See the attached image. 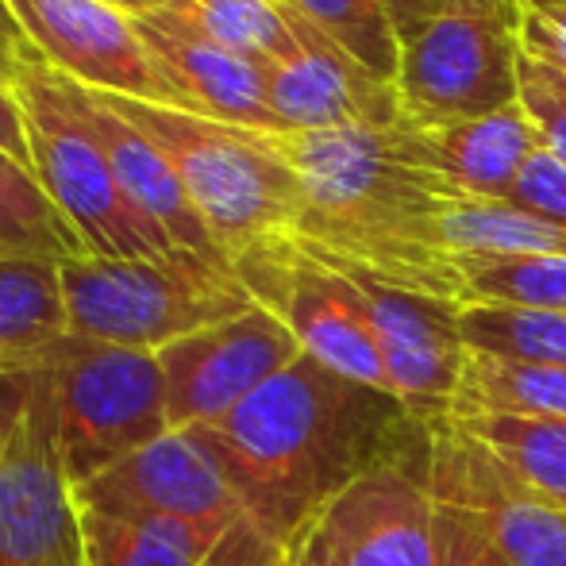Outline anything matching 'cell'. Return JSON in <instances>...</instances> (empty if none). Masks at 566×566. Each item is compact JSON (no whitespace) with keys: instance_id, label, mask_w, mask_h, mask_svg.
<instances>
[{"instance_id":"cell-17","label":"cell","mask_w":566,"mask_h":566,"mask_svg":"<svg viewBox=\"0 0 566 566\" xmlns=\"http://www.w3.org/2000/svg\"><path fill=\"white\" fill-rule=\"evenodd\" d=\"M293 54L270 66V108L282 132L328 127H397L405 119L397 82L370 74L290 4Z\"/></svg>"},{"instance_id":"cell-7","label":"cell","mask_w":566,"mask_h":566,"mask_svg":"<svg viewBox=\"0 0 566 566\" xmlns=\"http://www.w3.org/2000/svg\"><path fill=\"white\" fill-rule=\"evenodd\" d=\"M521 0H451L401 43L405 119L451 124L521 101Z\"/></svg>"},{"instance_id":"cell-3","label":"cell","mask_w":566,"mask_h":566,"mask_svg":"<svg viewBox=\"0 0 566 566\" xmlns=\"http://www.w3.org/2000/svg\"><path fill=\"white\" fill-rule=\"evenodd\" d=\"M132 119L178 170L197 217L231 262L270 239L297 235L301 186L277 150V132L224 124L186 108L97 93Z\"/></svg>"},{"instance_id":"cell-25","label":"cell","mask_w":566,"mask_h":566,"mask_svg":"<svg viewBox=\"0 0 566 566\" xmlns=\"http://www.w3.org/2000/svg\"><path fill=\"white\" fill-rule=\"evenodd\" d=\"M462 308L509 305L566 313V259L559 254H454Z\"/></svg>"},{"instance_id":"cell-5","label":"cell","mask_w":566,"mask_h":566,"mask_svg":"<svg viewBox=\"0 0 566 566\" xmlns=\"http://www.w3.org/2000/svg\"><path fill=\"white\" fill-rule=\"evenodd\" d=\"M12 93L23 113L31 170L70 228L82 235L90 259H163L181 251L124 193L70 77L31 62L15 77Z\"/></svg>"},{"instance_id":"cell-33","label":"cell","mask_w":566,"mask_h":566,"mask_svg":"<svg viewBox=\"0 0 566 566\" xmlns=\"http://www.w3.org/2000/svg\"><path fill=\"white\" fill-rule=\"evenodd\" d=\"M197 566H293V547L270 536L254 516H239Z\"/></svg>"},{"instance_id":"cell-41","label":"cell","mask_w":566,"mask_h":566,"mask_svg":"<svg viewBox=\"0 0 566 566\" xmlns=\"http://www.w3.org/2000/svg\"><path fill=\"white\" fill-rule=\"evenodd\" d=\"M566 0H521V8H532V12H539V8H559Z\"/></svg>"},{"instance_id":"cell-2","label":"cell","mask_w":566,"mask_h":566,"mask_svg":"<svg viewBox=\"0 0 566 566\" xmlns=\"http://www.w3.org/2000/svg\"><path fill=\"white\" fill-rule=\"evenodd\" d=\"M274 139L297 174V239L308 251L462 308V274L443 239V217L462 193L405 155L397 127L277 132Z\"/></svg>"},{"instance_id":"cell-23","label":"cell","mask_w":566,"mask_h":566,"mask_svg":"<svg viewBox=\"0 0 566 566\" xmlns=\"http://www.w3.org/2000/svg\"><path fill=\"white\" fill-rule=\"evenodd\" d=\"M66 332L59 262L0 259V358L35 355Z\"/></svg>"},{"instance_id":"cell-16","label":"cell","mask_w":566,"mask_h":566,"mask_svg":"<svg viewBox=\"0 0 566 566\" xmlns=\"http://www.w3.org/2000/svg\"><path fill=\"white\" fill-rule=\"evenodd\" d=\"M313 528L336 566H436L428 462L370 470L316 516Z\"/></svg>"},{"instance_id":"cell-40","label":"cell","mask_w":566,"mask_h":566,"mask_svg":"<svg viewBox=\"0 0 566 566\" xmlns=\"http://www.w3.org/2000/svg\"><path fill=\"white\" fill-rule=\"evenodd\" d=\"M108 4L124 8V12H132V15H143V12H155V8H163L166 0H108Z\"/></svg>"},{"instance_id":"cell-36","label":"cell","mask_w":566,"mask_h":566,"mask_svg":"<svg viewBox=\"0 0 566 566\" xmlns=\"http://www.w3.org/2000/svg\"><path fill=\"white\" fill-rule=\"evenodd\" d=\"M31 62H39V59H35V51L28 46L23 31L15 28L12 12H8L4 0H0V82H4L8 90H12L15 77H20L23 70L31 66Z\"/></svg>"},{"instance_id":"cell-37","label":"cell","mask_w":566,"mask_h":566,"mask_svg":"<svg viewBox=\"0 0 566 566\" xmlns=\"http://www.w3.org/2000/svg\"><path fill=\"white\" fill-rule=\"evenodd\" d=\"M0 147L8 150L12 158L31 166V150H28V132H23V113L15 93L0 82Z\"/></svg>"},{"instance_id":"cell-8","label":"cell","mask_w":566,"mask_h":566,"mask_svg":"<svg viewBox=\"0 0 566 566\" xmlns=\"http://www.w3.org/2000/svg\"><path fill=\"white\" fill-rule=\"evenodd\" d=\"M231 266L254 305L274 313L305 355L332 366L343 378L394 394L386 358L366 321L363 293L339 266L297 243V235L251 247Z\"/></svg>"},{"instance_id":"cell-4","label":"cell","mask_w":566,"mask_h":566,"mask_svg":"<svg viewBox=\"0 0 566 566\" xmlns=\"http://www.w3.org/2000/svg\"><path fill=\"white\" fill-rule=\"evenodd\" d=\"M59 270L66 328L74 336L150 355L254 308L235 266L197 251L163 259H74Z\"/></svg>"},{"instance_id":"cell-39","label":"cell","mask_w":566,"mask_h":566,"mask_svg":"<svg viewBox=\"0 0 566 566\" xmlns=\"http://www.w3.org/2000/svg\"><path fill=\"white\" fill-rule=\"evenodd\" d=\"M293 566H336L328 547H324V539L316 536V528H308L305 536L293 544Z\"/></svg>"},{"instance_id":"cell-18","label":"cell","mask_w":566,"mask_h":566,"mask_svg":"<svg viewBox=\"0 0 566 566\" xmlns=\"http://www.w3.org/2000/svg\"><path fill=\"white\" fill-rule=\"evenodd\" d=\"M401 147L420 170L436 174L454 193L474 201H513V189L528 158L544 147L539 127L524 113V105L478 119L451 124H412L401 119Z\"/></svg>"},{"instance_id":"cell-34","label":"cell","mask_w":566,"mask_h":566,"mask_svg":"<svg viewBox=\"0 0 566 566\" xmlns=\"http://www.w3.org/2000/svg\"><path fill=\"white\" fill-rule=\"evenodd\" d=\"M513 205L528 209L532 217L566 228V166L547 147H539L521 170L513 189Z\"/></svg>"},{"instance_id":"cell-19","label":"cell","mask_w":566,"mask_h":566,"mask_svg":"<svg viewBox=\"0 0 566 566\" xmlns=\"http://www.w3.org/2000/svg\"><path fill=\"white\" fill-rule=\"evenodd\" d=\"M74 97H77V105H82L85 119L93 124V132H97L101 147H105L119 186H124V193L135 201V209H139L143 217L155 220V224L170 235V243L181 247V251L228 259V254L217 247V239L209 235L205 220L197 217V209H193V201H189L186 186H181L178 170L166 163L163 150H158L132 119H124L116 108H108L93 90H85V85L74 82Z\"/></svg>"},{"instance_id":"cell-10","label":"cell","mask_w":566,"mask_h":566,"mask_svg":"<svg viewBox=\"0 0 566 566\" xmlns=\"http://www.w3.org/2000/svg\"><path fill=\"white\" fill-rule=\"evenodd\" d=\"M428 490L440 505L474 513L513 566H566V505L544 497L448 417L432 424Z\"/></svg>"},{"instance_id":"cell-6","label":"cell","mask_w":566,"mask_h":566,"mask_svg":"<svg viewBox=\"0 0 566 566\" xmlns=\"http://www.w3.org/2000/svg\"><path fill=\"white\" fill-rule=\"evenodd\" d=\"M35 358L46 374L59 459L74 490L170 432L166 381L150 350L66 332L39 347Z\"/></svg>"},{"instance_id":"cell-14","label":"cell","mask_w":566,"mask_h":566,"mask_svg":"<svg viewBox=\"0 0 566 566\" xmlns=\"http://www.w3.org/2000/svg\"><path fill=\"white\" fill-rule=\"evenodd\" d=\"M332 266H339V262H332ZM339 270L363 293L366 321H370V332L381 347V358H386L394 397H401L417 417L432 420V424L448 417L470 355L459 332L462 308L451 301L428 297V293L394 290L363 270Z\"/></svg>"},{"instance_id":"cell-15","label":"cell","mask_w":566,"mask_h":566,"mask_svg":"<svg viewBox=\"0 0 566 566\" xmlns=\"http://www.w3.org/2000/svg\"><path fill=\"white\" fill-rule=\"evenodd\" d=\"M135 31L170 93V108L254 127V132H282L270 108V62L205 35L170 8L135 15Z\"/></svg>"},{"instance_id":"cell-9","label":"cell","mask_w":566,"mask_h":566,"mask_svg":"<svg viewBox=\"0 0 566 566\" xmlns=\"http://www.w3.org/2000/svg\"><path fill=\"white\" fill-rule=\"evenodd\" d=\"M77 505L108 516H166L224 532L247 513L224 451L209 428H170L143 451L74 490Z\"/></svg>"},{"instance_id":"cell-12","label":"cell","mask_w":566,"mask_h":566,"mask_svg":"<svg viewBox=\"0 0 566 566\" xmlns=\"http://www.w3.org/2000/svg\"><path fill=\"white\" fill-rule=\"evenodd\" d=\"M43 66L93 93L170 105L150 66L135 15L108 0H4Z\"/></svg>"},{"instance_id":"cell-26","label":"cell","mask_w":566,"mask_h":566,"mask_svg":"<svg viewBox=\"0 0 566 566\" xmlns=\"http://www.w3.org/2000/svg\"><path fill=\"white\" fill-rule=\"evenodd\" d=\"M451 254H559L566 259V228L532 217L513 201L462 197L443 217Z\"/></svg>"},{"instance_id":"cell-20","label":"cell","mask_w":566,"mask_h":566,"mask_svg":"<svg viewBox=\"0 0 566 566\" xmlns=\"http://www.w3.org/2000/svg\"><path fill=\"white\" fill-rule=\"evenodd\" d=\"M82 536L85 566H197L220 532L166 516H108L82 509Z\"/></svg>"},{"instance_id":"cell-24","label":"cell","mask_w":566,"mask_h":566,"mask_svg":"<svg viewBox=\"0 0 566 566\" xmlns=\"http://www.w3.org/2000/svg\"><path fill=\"white\" fill-rule=\"evenodd\" d=\"M467 412H521V417L566 420V370L505 363V358L470 350L448 417H467Z\"/></svg>"},{"instance_id":"cell-28","label":"cell","mask_w":566,"mask_h":566,"mask_svg":"<svg viewBox=\"0 0 566 566\" xmlns=\"http://www.w3.org/2000/svg\"><path fill=\"white\" fill-rule=\"evenodd\" d=\"M174 15L205 35L235 46L262 62H285L297 46L290 23V0H166Z\"/></svg>"},{"instance_id":"cell-21","label":"cell","mask_w":566,"mask_h":566,"mask_svg":"<svg viewBox=\"0 0 566 566\" xmlns=\"http://www.w3.org/2000/svg\"><path fill=\"white\" fill-rule=\"evenodd\" d=\"M0 259H39L59 266L90 259L82 235L46 197L35 170L4 147H0Z\"/></svg>"},{"instance_id":"cell-11","label":"cell","mask_w":566,"mask_h":566,"mask_svg":"<svg viewBox=\"0 0 566 566\" xmlns=\"http://www.w3.org/2000/svg\"><path fill=\"white\" fill-rule=\"evenodd\" d=\"M301 355L305 350L293 332L262 305L170 343L155 355L166 381L170 428L224 424L239 405L251 401Z\"/></svg>"},{"instance_id":"cell-1","label":"cell","mask_w":566,"mask_h":566,"mask_svg":"<svg viewBox=\"0 0 566 566\" xmlns=\"http://www.w3.org/2000/svg\"><path fill=\"white\" fill-rule=\"evenodd\" d=\"M247 513L293 547L347 485L394 462H428L432 420L401 397L301 355L209 428Z\"/></svg>"},{"instance_id":"cell-27","label":"cell","mask_w":566,"mask_h":566,"mask_svg":"<svg viewBox=\"0 0 566 566\" xmlns=\"http://www.w3.org/2000/svg\"><path fill=\"white\" fill-rule=\"evenodd\" d=\"M459 332L467 350H474V355L566 370V313L467 305L459 313Z\"/></svg>"},{"instance_id":"cell-38","label":"cell","mask_w":566,"mask_h":566,"mask_svg":"<svg viewBox=\"0 0 566 566\" xmlns=\"http://www.w3.org/2000/svg\"><path fill=\"white\" fill-rule=\"evenodd\" d=\"M451 0H389V8H394V28H397V35H401V43L412 31L424 28L428 20H436Z\"/></svg>"},{"instance_id":"cell-31","label":"cell","mask_w":566,"mask_h":566,"mask_svg":"<svg viewBox=\"0 0 566 566\" xmlns=\"http://www.w3.org/2000/svg\"><path fill=\"white\" fill-rule=\"evenodd\" d=\"M436 566H513L474 513L436 501Z\"/></svg>"},{"instance_id":"cell-30","label":"cell","mask_w":566,"mask_h":566,"mask_svg":"<svg viewBox=\"0 0 566 566\" xmlns=\"http://www.w3.org/2000/svg\"><path fill=\"white\" fill-rule=\"evenodd\" d=\"M516 82H521V105L532 116V124L539 127L544 147L566 166V74L521 51Z\"/></svg>"},{"instance_id":"cell-32","label":"cell","mask_w":566,"mask_h":566,"mask_svg":"<svg viewBox=\"0 0 566 566\" xmlns=\"http://www.w3.org/2000/svg\"><path fill=\"white\" fill-rule=\"evenodd\" d=\"M39 389H43V366L35 355L0 358V462L28 424Z\"/></svg>"},{"instance_id":"cell-13","label":"cell","mask_w":566,"mask_h":566,"mask_svg":"<svg viewBox=\"0 0 566 566\" xmlns=\"http://www.w3.org/2000/svg\"><path fill=\"white\" fill-rule=\"evenodd\" d=\"M0 566H85L82 509L59 459L46 374L0 462Z\"/></svg>"},{"instance_id":"cell-22","label":"cell","mask_w":566,"mask_h":566,"mask_svg":"<svg viewBox=\"0 0 566 566\" xmlns=\"http://www.w3.org/2000/svg\"><path fill=\"white\" fill-rule=\"evenodd\" d=\"M448 420L509 462L544 497L566 505V420L521 412H467Z\"/></svg>"},{"instance_id":"cell-35","label":"cell","mask_w":566,"mask_h":566,"mask_svg":"<svg viewBox=\"0 0 566 566\" xmlns=\"http://www.w3.org/2000/svg\"><path fill=\"white\" fill-rule=\"evenodd\" d=\"M521 51L528 59L566 74V4L559 8H524L521 15Z\"/></svg>"},{"instance_id":"cell-29","label":"cell","mask_w":566,"mask_h":566,"mask_svg":"<svg viewBox=\"0 0 566 566\" xmlns=\"http://www.w3.org/2000/svg\"><path fill=\"white\" fill-rule=\"evenodd\" d=\"M305 20H313L328 39H336L350 59L370 74L397 82L401 74V35L394 28L389 0H290Z\"/></svg>"}]
</instances>
